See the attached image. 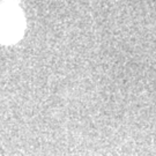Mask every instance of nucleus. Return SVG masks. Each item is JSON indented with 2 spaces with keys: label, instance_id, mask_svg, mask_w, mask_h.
<instances>
[{
  "label": "nucleus",
  "instance_id": "nucleus-1",
  "mask_svg": "<svg viewBox=\"0 0 156 156\" xmlns=\"http://www.w3.org/2000/svg\"><path fill=\"white\" fill-rule=\"evenodd\" d=\"M20 30V20L8 9L0 11V38H12Z\"/></svg>",
  "mask_w": 156,
  "mask_h": 156
}]
</instances>
